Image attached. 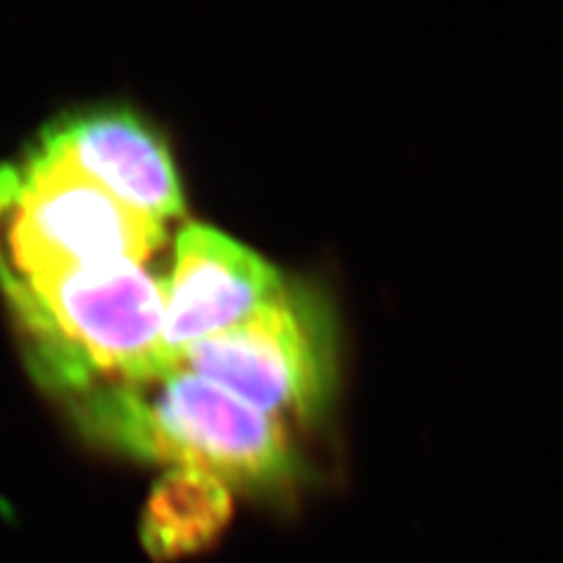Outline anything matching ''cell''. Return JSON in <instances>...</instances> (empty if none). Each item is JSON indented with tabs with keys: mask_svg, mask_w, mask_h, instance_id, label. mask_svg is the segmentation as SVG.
<instances>
[{
	"mask_svg": "<svg viewBox=\"0 0 563 563\" xmlns=\"http://www.w3.org/2000/svg\"><path fill=\"white\" fill-rule=\"evenodd\" d=\"M66 404L95 442L169 470L207 472L254 498L282 500L308 477L279 420L179 364L97 385Z\"/></svg>",
	"mask_w": 563,
	"mask_h": 563,
	"instance_id": "cell-1",
	"label": "cell"
},
{
	"mask_svg": "<svg viewBox=\"0 0 563 563\" xmlns=\"http://www.w3.org/2000/svg\"><path fill=\"white\" fill-rule=\"evenodd\" d=\"M38 380L64 401L167 372L165 277L148 263L70 271L5 294Z\"/></svg>",
	"mask_w": 563,
	"mask_h": 563,
	"instance_id": "cell-2",
	"label": "cell"
},
{
	"mask_svg": "<svg viewBox=\"0 0 563 563\" xmlns=\"http://www.w3.org/2000/svg\"><path fill=\"white\" fill-rule=\"evenodd\" d=\"M165 228L118 200L38 141L0 165V289L70 271L151 263Z\"/></svg>",
	"mask_w": 563,
	"mask_h": 563,
	"instance_id": "cell-3",
	"label": "cell"
},
{
	"mask_svg": "<svg viewBox=\"0 0 563 563\" xmlns=\"http://www.w3.org/2000/svg\"><path fill=\"white\" fill-rule=\"evenodd\" d=\"M176 364L275 420H317L336 393V322L322 294L285 282L240 327L186 347Z\"/></svg>",
	"mask_w": 563,
	"mask_h": 563,
	"instance_id": "cell-4",
	"label": "cell"
},
{
	"mask_svg": "<svg viewBox=\"0 0 563 563\" xmlns=\"http://www.w3.org/2000/svg\"><path fill=\"white\" fill-rule=\"evenodd\" d=\"M285 277L250 246L217 228L190 223L176 238L165 277V347L169 360L231 331L266 306Z\"/></svg>",
	"mask_w": 563,
	"mask_h": 563,
	"instance_id": "cell-5",
	"label": "cell"
},
{
	"mask_svg": "<svg viewBox=\"0 0 563 563\" xmlns=\"http://www.w3.org/2000/svg\"><path fill=\"white\" fill-rule=\"evenodd\" d=\"M38 144L157 223L184 214V192L165 139L122 109L68 115Z\"/></svg>",
	"mask_w": 563,
	"mask_h": 563,
	"instance_id": "cell-6",
	"label": "cell"
},
{
	"mask_svg": "<svg viewBox=\"0 0 563 563\" xmlns=\"http://www.w3.org/2000/svg\"><path fill=\"white\" fill-rule=\"evenodd\" d=\"M231 517V486L200 470L174 467L151 493L141 536L155 559L172 561L214 544Z\"/></svg>",
	"mask_w": 563,
	"mask_h": 563,
	"instance_id": "cell-7",
	"label": "cell"
}]
</instances>
